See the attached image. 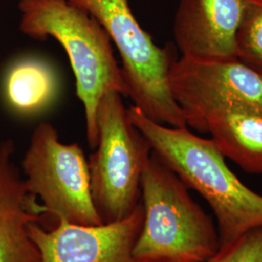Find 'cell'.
<instances>
[{
    "label": "cell",
    "mask_w": 262,
    "mask_h": 262,
    "mask_svg": "<svg viewBox=\"0 0 262 262\" xmlns=\"http://www.w3.org/2000/svg\"><path fill=\"white\" fill-rule=\"evenodd\" d=\"M127 112L151 150L189 189L205 199L215 215L222 246L262 227V195L229 169L214 141L197 136L188 127L154 122L134 105Z\"/></svg>",
    "instance_id": "1"
},
{
    "label": "cell",
    "mask_w": 262,
    "mask_h": 262,
    "mask_svg": "<svg viewBox=\"0 0 262 262\" xmlns=\"http://www.w3.org/2000/svg\"><path fill=\"white\" fill-rule=\"evenodd\" d=\"M19 30L28 37L55 39L64 49L76 80V93L84 106L86 139L95 149L97 112L104 94L114 90L125 96L122 68L112 41L101 25L67 0H19Z\"/></svg>",
    "instance_id": "2"
},
{
    "label": "cell",
    "mask_w": 262,
    "mask_h": 262,
    "mask_svg": "<svg viewBox=\"0 0 262 262\" xmlns=\"http://www.w3.org/2000/svg\"><path fill=\"white\" fill-rule=\"evenodd\" d=\"M151 150L142 174L144 220L133 254L141 262H203L217 253L213 219Z\"/></svg>",
    "instance_id": "3"
},
{
    "label": "cell",
    "mask_w": 262,
    "mask_h": 262,
    "mask_svg": "<svg viewBox=\"0 0 262 262\" xmlns=\"http://www.w3.org/2000/svg\"><path fill=\"white\" fill-rule=\"evenodd\" d=\"M67 1L93 16L108 33L121 56L125 96L134 106L154 122L187 127L168 84L176 46L159 47L133 15L128 0Z\"/></svg>",
    "instance_id": "4"
},
{
    "label": "cell",
    "mask_w": 262,
    "mask_h": 262,
    "mask_svg": "<svg viewBox=\"0 0 262 262\" xmlns=\"http://www.w3.org/2000/svg\"><path fill=\"white\" fill-rule=\"evenodd\" d=\"M98 141L89 161L94 206L103 224L122 221L141 202V180L151 148L131 122L122 95L110 90L98 106Z\"/></svg>",
    "instance_id": "5"
},
{
    "label": "cell",
    "mask_w": 262,
    "mask_h": 262,
    "mask_svg": "<svg viewBox=\"0 0 262 262\" xmlns=\"http://www.w3.org/2000/svg\"><path fill=\"white\" fill-rule=\"evenodd\" d=\"M29 193L40 200L44 215L78 225H102L92 194L89 161L77 143L60 141L56 127L38 124L21 160Z\"/></svg>",
    "instance_id": "6"
},
{
    "label": "cell",
    "mask_w": 262,
    "mask_h": 262,
    "mask_svg": "<svg viewBox=\"0 0 262 262\" xmlns=\"http://www.w3.org/2000/svg\"><path fill=\"white\" fill-rule=\"evenodd\" d=\"M173 98L194 129L204 113L215 105L240 101L262 107V72L239 58L194 60L181 56L169 70Z\"/></svg>",
    "instance_id": "7"
},
{
    "label": "cell",
    "mask_w": 262,
    "mask_h": 262,
    "mask_svg": "<svg viewBox=\"0 0 262 262\" xmlns=\"http://www.w3.org/2000/svg\"><path fill=\"white\" fill-rule=\"evenodd\" d=\"M144 220L142 203L122 221L78 225L59 221L52 229L28 225L41 262H141L133 254Z\"/></svg>",
    "instance_id": "8"
},
{
    "label": "cell",
    "mask_w": 262,
    "mask_h": 262,
    "mask_svg": "<svg viewBox=\"0 0 262 262\" xmlns=\"http://www.w3.org/2000/svg\"><path fill=\"white\" fill-rule=\"evenodd\" d=\"M243 0H180L173 33L182 56L225 60L236 56L235 35Z\"/></svg>",
    "instance_id": "9"
},
{
    "label": "cell",
    "mask_w": 262,
    "mask_h": 262,
    "mask_svg": "<svg viewBox=\"0 0 262 262\" xmlns=\"http://www.w3.org/2000/svg\"><path fill=\"white\" fill-rule=\"evenodd\" d=\"M15 150L14 141L0 143V262H41L28 225L39 224L44 215L14 162Z\"/></svg>",
    "instance_id": "10"
},
{
    "label": "cell",
    "mask_w": 262,
    "mask_h": 262,
    "mask_svg": "<svg viewBox=\"0 0 262 262\" xmlns=\"http://www.w3.org/2000/svg\"><path fill=\"white\" fill-rule=\"evenodd\" d=\"M194 129L209 133L217 149L250 174H262V107L240 101L217 104Z\"/></svg>",
    "instance_id": "11"
},
{
    "label": "cell",
    "mask_w": 262,
    "mask_h": 262,
    "mask_svg": "<svg viewBox=\"0 0 262 262\" xmlns=\"http://www.w3.org/2000/svg\"><path fill=\"white\" fill-rule=\"evenodd\" d=\"M58 90L54 68L35 57L15 60L7 68L2 82L5 104L19 116L42 112L54 102Z\"/></svg>",
    "instance_id": "12"
},
{
    "label": "cell",
    "mask_w": 262,
    "mask_h": 262,
    "mask_svg": "<svg viewBox=\"0 0 262 262\" xmlns=\"http://www.w3.org/2000/svg\"><path fill=\"white\" fill-rule=\"evenodd\" d=\"M235 48L237 58L262 72V0H243Z\"/></svg>",
    "instance_id": "13"
},
{
    "label": "cell",
    "mask_w": 262,
    "mask_h": 262,
    "mask_svg": "<svg viewBox=\"0 0 262 262\" xmlns=\"http://www.w3.org/2000/svg\"><path fill=\"white\" fill-rule=\"evenodd\" d=\"M203 262H262V227L254 228Z\"/></svg>",
    "instance_id": "14"
}]
</instances>
